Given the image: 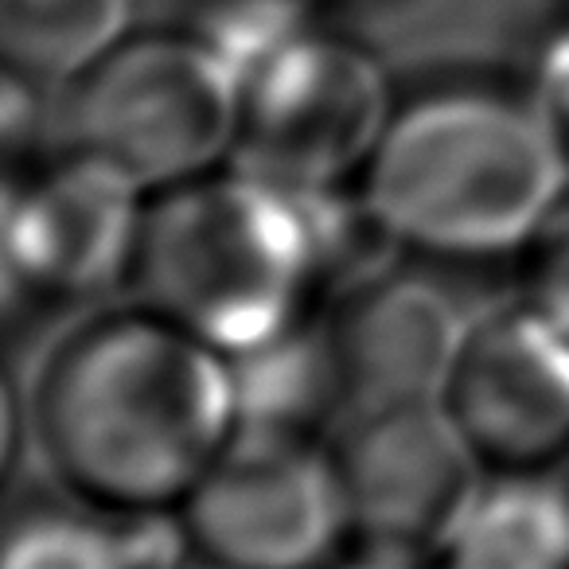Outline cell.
Masks as SVG:
<instances>
[{
    "instance_id": "cell-5",
    "label": "cell",
    "mask_w": 569,
    "mask_h": 569,
    "mask_svg": "<svg viewBox=\"0 0 569 569\" xmlns=\"http://www.w3.org/2000/svg\"><path fill=\"white\" fill-rule=\"evenodd\" d=\"M395 102L371 51L305 28L242 74L234 168L284 191L343 188L363 176Z\"/></svg>"
},
{
    "instance_id": "cell-1",
    "label": "cell",
    "mask_w": 569,
    "mask_h": 569,
    "mask_svg": "<svg viewBox=\"0 0 569 569\" xmlns=\"http://www.w3.org/2000/svg\"><path fill=\"white\" fill-rule=\"evenodd\" d=\"M28 449L102 519L180 511L238 433L230 359L129 301L74 320L24 390Z\"/></svg>"
},
{
    "instance_id": "cell-9",
    "label": "cell",
    "mask_w": 569,
    "mask_h": 569,
    "mask_svg": "<svg viewBox=\"0 0 569 569\" xmlns=\"http://www.w3.org/2000/svg\"><path fill=\"white\" fill-rule=\"evenodd\" d=\"M144 196L94 152L71 149L4 199L9 293L28 284L48 297H98L129 284L141 242Z\"/></svg>"
},
{
    "instance_id": "cell-3",
    "label": "cell",
    "mask_w": 569,
    "mask_h": 569,
    "mask_svg": "<svg viewBox=\"0 0 569 569\" xmlns=\"http://www.w3.org/2000/svg\"><path fill=\"white\" fill-rule=\"evenodd\" d=\"M317 250L297 191L258 176L207 172L144 207L133 301L238 359L301 325Z\"/></svg>"
},
{
    "instance_id": "cell-18",
    "label": "cell",
    "mask_w": 569,
    "mask_h": 569,
    "mask_svg": "<svg viewBox=\"0 0 569 569\" xmlns=\"http://www.w3.org/2000/svg\"><path fill=\"white\" fill-rule=\"evenodd\" d=\"M340 569H413V561L387 558V553H371V550H367L363 558H356V561H343Z\"/></svg>"
},
{
    "instance_id": "cell-16",
    "label": "cell",
    "mask_w": 569,
    "mask_h": 569,
    "mask_svg": "<svg viewBox=\"0 0 569 569\" xmlns=\"http://www.w3.org/2000/svg\"><path fill=\"white\" fill-rule=\"evenodd\" d=\"M530 94H535L538 110L546 113L553 137H558V144L569 157V32L550 40V48L542 51Z\"/></svg>"
},
{
    "instance_id": "cell-11",
    "label": "cell",
    "mask_w": 569,
    "mask_h": 569,
    "mask_svg": "<svg viewBox=\"0 0 569 569\" xmlns=\"http://www.w3.org/2000/svg\"><path fill=\"white\" fill-rule=\"evenodd\" d=\"M445 569H569V522L546 476H488Z\"/></svg>"
},
{
    "instance_id": "cell-4",
    "label": "cell",
    "mask_w": 569,
    "mask_h": 569,
    "mask_svg": "<svg viewBox=\"0 0 569 569\" xmlns=\"http://www.w3.org/2000/svg\"><path fill=\"white\" fill-rule=\"evenodd\" d=\"M71 141L157 196L234 157L242 74L191 28L129 36L74 82Z\"/></svg>"
},
{
    "instance_id": "cell-17",
    "label": "cell",
    "mask_w": 569,
    "mask_h": 569,
    "mask_svg": "<svg viewBox=\"0 0 569 569\" xmlns=\"http://www.w3.org/2000/svg\"><path fill=\"white\" fill-rule=\"evenodd\" d=\"M542 476L550 480L553 496H558V503H561V515H566V522H569V452L550 468V472H542Z\"/></svg>"
},
{
    "instance_id": "cell-6",
    "label": "cell",
    "mask_w": 569,
    "mask_h": 569,
    "mask_svg": "<svg viewBox=\"0 0 569 569\" xmlns=\"http://www.w3.org/2000/svg\"><path fill=\"white\" fill-rule=\"evenodd\" d=\"M207 569H320L348 535L332 449L309 429L238 426L180 507Z\"/></svg>"
},
{
    "instance_id": "cell-10",
    "label": "cell",
    "mask_w": 569,
    "mask_h": 569,
    "mask_svg": "<svg viewBox=\"0 0 569 569\" xmlns=\"http://www.w3.org/2000/svg\"><path fill=\"white\" fill-rule=\"evenodd\" d=\"M468 320L445 289L426 277L375 273L343 284L325 317L328 363L336 379V413H367L437 402Z\"/></svg>"
},
{
    "instance_id": "cell-12",
    "label": "cell",
    "mask_w": 569,
    "mask_h": 569,
    "mask_svg": "<svg viewBox=\"0 0 569 569\" xmlns=\"http://www.w3.org/2000/svg\"><path fill=\"white\" fill-rule=\"evenodd\" d=\"M129 20L133 0H0V43L32 87H74L129 40Z\"/></svg>"
},
{
    "instance_id": "cell-15",
    "label": "cell",
    "mask_w": 569,
    "mask_h": 569,
    "mask_svg": "<svg viewBox=\"0 0 569 569\" xmlns=\"http://www.w3.org/2000/svg\"><path fill=\"white\" fill-rule=\"evenodd\" d=\"M527 301L569 340V191L530 242Z\"/></svg>"
},
{
    "instance_id": "cell-8",
    "label": "cell",
    "mask_w": 569,
    "mask_h": 569,
    "mask_svg": "<svg viewBox=\"0 0 569 569\" xmlns=\"http://www.w3.org/2000/svg\"><path fill=\"white\" fill-rule=\"evenodd\" d=\"M488 476H542L569 452V340L530 301L472 317L437 398Z\"/></svg>"
},
{
    "instance_id": "cell-2",
    "label": "cell",
    "mask_w": 569,
    "mask_h": 569,
    "mask_svg": "<svg viewBox=\"0 0 569 569\" xmlns=\"http://www.w3.org/2000/svg\"><path fill=\"white\" fill-rule=\"evenodd\" d=\"M359 180L395 246L496 258L535 242L569 191V157L530 90L445 82L395 102Z\"/></svg>"
},
{
    "instance_id": "cell-7",
    "label": "cell",
    "mask_w": 569,
    "mask_h": 569,
    "mask_svg": "<svg viewBox=\"0 0 569 569\" xmlns=\"http://www.w3.org/2000/svg\"><path fill=\"white\" fill-rule=\"evenodd\" d=\"M328 449L348 535L371 553L413 566L441 558L488 483L483 465L437 402L351 418Z\"/></svg>"
},
{
    "instance_id": "cell-13",
    "label": "cell",
    "mask_w": 569,
    "mask_h": 569,
    "mask_svg": "<svg viewBox=\"0 0 569 569\" xmlns=\"http://www.w3.org/2000/svg\"><path fill=\"white\" fill-rule=\"evenodd\" d=\"M238 390V418L246 426L309 429L320 413L336 410V379L320 325L289 328L277 340L230 359Z\"/></svg>"
},
{
    "instance_id": "cell-14",
    "label": "cell",
    "mask_w": 569,
    "mask_h": 569,
    "mask_svg": "<svg viewBox=\"0 0 569 569\" xmlns=\"http://www.w3.org/2000/svg\"><path fill=\"white\" fill-rule=\"evenodd\" d=\"M0 569H118L113 519L87 511L74 499L28 507L4 538Z\"/></svg>"
}]
</instances>
